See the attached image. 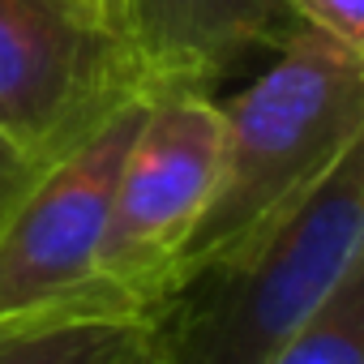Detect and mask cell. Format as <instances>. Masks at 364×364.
<instances>
[{"mask_svg": "<svg viewBox=\"0 0 364 364\" xmlns=\"http://www.w3.org/2000/svg\"><path fill=\"white\" fill-rule=\"evenodd\" d=\"M141 90L90 0H0V137L43 163Z\"/></svg>", "mask_w": 364, "mask_h": 364, "instance_id": "5", "label": "cell"}, {"mask_svg": "<svg viewBox=\"0 0 364 364\" xmlns=\"http://www.w3.org/2000/svg\"><path fill=\"white\" fill-rule=\"evenodd\" d=\"M90 9H95V5H90Z\"/></svg>", "mask_w": 364, "mask_h": 364, "instance_id": "13", "label": "cell"}, {"mask_svg": "<svg viewBox=\"0 0 364 364\" xmlns=\"http://www.w3.org/2000/svg\"><path fill=\"white\" fill-rule=\"evenodd\" d=\"M274 364H364V262H355Z\"/></svg>", "mask_w": 364, "mask_h": 364, "instance_id": "8", "label": "cell"}, {"mask_svg": "<svg viewBox=\"0 0 364 364\" xmlns=\"http://www.w3.org/2000/svg\"><path fill=\"white\" fill-rule=\"evenodd\" d=\"M90 5H95V14H99V22L112 31V22H116V5H120V0H90ZM120 39V35H116Z\"/></svg>", "mask_w": 364, "mask_h": 364, "instance_id": "12", "label": "cell"}, {"mask_svg": "<svg viewBox=\"0 0 364 364\" xmlns=\"http://www.w3.org/2000/svg\"><path fill=\"white\" fill-rule=\"evenodd\" d=\"M364 262V141L257 240L176 274L146 313L159 364H274Z\"/></svg>", "mask_w": 364, "mask_h": 364, "instance_id": "1", "label": "cell"}, {"mask_svg": "<svg viewBox=\"0 0 364 364\" xmlns=\"http://www.w3.org/2000/svg\"><path fill=\"white\" fill-rule=\"evenodd\" d=\"M219 112L215 189L171 279L257 240L304 202L347 146L364 141V56L296 26L274 60Z\"/></svg>", "mask_w": 364, "mask_h": 364, "instance_id": "2", "label": "cell"}, {"mask_svg": "<svg viewBox=\"0 0 364 364\" xmlns=\"http://www.w3.org/2000/svg\"><path fill=\"white\" fill-rule=\"evenodd\" d=\"M150 99V90H133L112 103L86 133L35 163L0 210V313H26L99 291L95 262L116 176Z\"/></svg>", "mask_w": 364, "mask_h": 364, "instance_id": "3", "label": "cell"}, {"mask_svg": "<svg viewBox=\"0 0 364 364\" xmlns=\"http://www.w3.org/2000/svg\"><path fill=\"white\" fill-rule=\"evenodd\" d=\"M287 14L296 26L364 56V0H287Z\"/></svg>", "mask_w": 364, "mask_h": 364, "instance_id": "9", "label": "cell"}, {"mask_svg": "<svg viewBox=\"0 0 364 364\" xmlns=\"http://www.w3.org/2000/svg\"><path fill=\"white\" fill-rule=\"evenodd\" d=\"M116 364H159V355H154V347H150V338H146V330H141V338L116 360Z\"/></svg>", "mask_w": 364, "mask_h": 364, "instance_id": "11", "label": "cell"}, {"mask_svg": "<svg viewBox=\"0 0 364 364\" xmlns=\"http://www.w3.org/2000/svg\"><path fill=\"white\" fill-rule=\"evenodd\" d=\"M35 171V163L31 159H22L5 137H0V210H5L9 206V198L22 189V180Z\"/></svg>", "mask_w": 364, "mask_h": 364, "instance_id": "10", "label": "cell"}, {"mask_svg": "<svg viewBox=\"0 0 364 364\" xmlns=\"http://www.w3.org/2000/svg\"><path fill=\"white\" fill-rule=\"evenodd\" d=\"M223 112L206 90H159L116 176L95 279L150 313L198 228L219 171Z\"/></svg>", "mask_w": 364, "mask_h": 364, "instance_id": "4", "label": "cell"}, {"mask_svg": "<svg viewBox=\"0 0 364 364\" xmlns=\"http://www.w3.org/2000/svg\"><path fill=\"white\" fill-rule=\"evenodd\" d=\"M120 35L137 86L206 90L257 52H274L291 31L287 0H120Z\"/></svg>", "mask_w": 364, "mask_h": 364, "instance_id": "6", "label": "cell"}, {"mask_svg": "<svg viewBox=\"0 0 364 364\" xmlns=\"http://www.w3.org/2000/svg\"><path fill=\"white\" fill-rule=\"evenodd\" d=\"M146 330V313L112 291L0 313V364H116Z\"/></svg>", "mask_w": 364, "mask_h": 364, "instance_id": "7", "label": "cell"}]
</instances>
